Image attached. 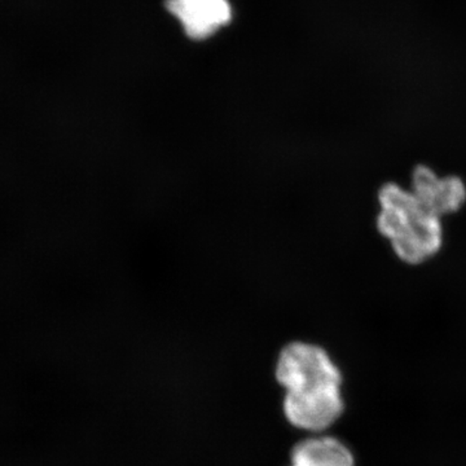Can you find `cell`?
Returning <instances> with one entry per match:
<instances>
[{"label": "cell", "mask_w": 466, "mask_h": 466, "mask_svg": "<svg viewBox=\"0 0 466 466\" xmlns=\"http://www.w3.org/2000/svg\"><path fill=\"white\" fill-rule=\"evenodd\" d=\"M165 5L193 41L210 38L232 20L228 0H167Z\"/></svg>", "instance_id": "3957f363"}, {"label": "cell", "mask_w": 466, "mask_h": 466, "mask_svg": "<svg viewBox=\"0 0 466 466\" xmlns=\"http://www.w3.org/2000/svg\"><path fill=\"white\" fill-rule=\"evenodd\" d=\"M381 210L377 228L408 265L433 258L443 244L441 218L429 211L412 192L390 183L380 189Z\"/></svg>", "instance_id": "7a4b0ae2"}, {"label": "cell", "mask_w": 466, "mask_h": 466, "mask_svg": "<svg viewBox=\"0 0 466 466\" xmlns=\"http://www.w3.org/2000/svg\"><path fill=\"white\" fill-rule=\"evenodd\" d=\"M291 466H355L351 451L333 437H312L294 444Z\"/></svg>", "instance_id": "5b68a950"}, {"label": "cell", "mask_w": 466, "mask_h": 466, "mask_svg": "<svg viewBox=\"0 0 466 466\" xmlns=\"http://www.w3.org/2000/svg\"><path fill=\"white\" fill-rule=\"evenodd\" d=\"M275 377L287 390L284 416L294 428L321 433L342 416L341 370L321 346L288 343L279 354Z\"/></svg>", "instance_id": "6da1fadb"}, {"label": "cell", "mask_w": 466, "mask_h": 466, "mask_svg": "<svg viewBox=\"0 0 466 466\" xmlns=\"http://www.w3.org/2000/svg\"><path fill=\"white\" fill-rule=\"evenodd\" d=\"M412 193L437 217L453 214L464 207L466 187L458 177H440L428 167L413 171Z\"/></svg>", "instance_id": "277c9868"}]
</instances>
